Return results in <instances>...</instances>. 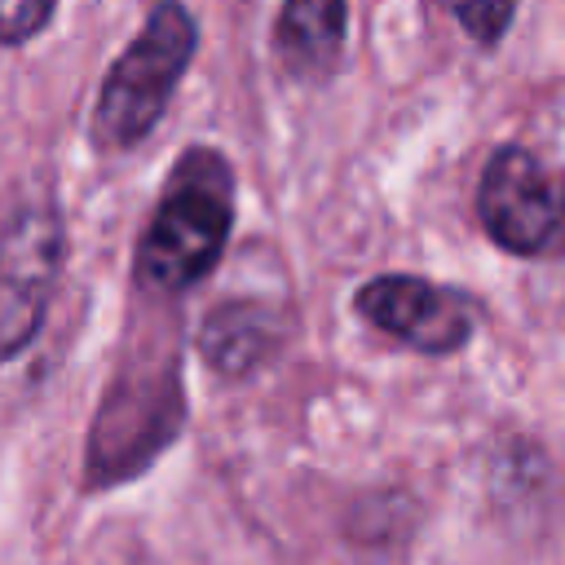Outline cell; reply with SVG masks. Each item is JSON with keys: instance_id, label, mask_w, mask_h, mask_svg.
<instances>
[{"instance_id": "cell-1", "label": "cell", "mask_w": 565, "mask_h": 565, "mask_svg": "<svg viewBox=\"0 0 565 565\" xmlns=\"http://www.w3.org/2000/svg\"><path fill=\"white\" fill-rule=\"evenodd\" d=\"M230 225H234V172L221 150L190 146L172 163L168 185L141 230L132 260L137 282L159 296L190 291L221 265Z\"/></svg>"}, {"instance_id": "cell-2", "label": "cell", "mask_w": 565, "mask_h": 565, "mask_svg": "<svg viewBox=\"0 0 565 565\" xmlns=\"http://www.w3.org/2000/svg\"><path fill=\"white\" fill-rule=\"evenodd\" d=\"M194 49H199V22L190 18V9L154 4L141 31L128 40V49L110 62L102 79L97 110H93V137L110 150L137 146L168 110Z\"/></svg>"}, {"instance_id": "cell-3", "label": "cell", "mask_w": 565, "mask_h": 565, "mask_svg": "<svg viewBox=\"0 0 565 565\" xmlns=\"http://www.w3.org/2000/svg\"><path fill=\"white\" fill-rule=\"evenodd\" d=\"M477 221L486 238L512 256H547L565 247V172L525 146H499L477 181Z\"/></svg>"}, {"instance_id": "cell-4", "label": "cell", "mask_w": 565, "mask_h": 565, "mask_svg": "<svg viewBox=\"0 0 565 565\" xmlns=\"http://www.w3.org/2000/svg\"><path fill=\"white\" fill-rule=\"evenodd\" d=\"M66 256V225L53 203H22L0 230V362L40 335Z\"/></svg>"}, {"instance_id": "cell-5", "label": "cell", "mask_w": 565, "mask_h": 565, "mask_svg": "<svg viewBox=\"0 0 565 565\" xmlns=\"http://www.w3.org/2000/svg\"><path fill=\"white\" fill-rule=\"evenodd\" d=\"M177 428H181L177 371H168L163 380L154 371L146 380L124 371V380L106 397V406L93 424V437H88V481L115 486V481L132 477L137 468L150 463L154 450H163L172 441Z\"/></svg>"}, {"instance_id": "cell-6", "label": "cell", "mask_w": 565, "mask_h": 565, "mask_svg": "<svg viewBox=\"0 0 565 565\" xmlns=\"http://www.w3.org/2000/svg\"><path fill=\"white\" fill-rule=\"evenodd\" d=\"M353 309L419 353H455L481 322V305L463 287L424 274H375L353 291Z\"/></svg>"}, {"instance_id": "cell-7", "label": "cell", "mask_w": 565, "mask_h": 565, "mask_svg": "<svg viewBox=\"0 0 565 565\" xmlns=\"http://www.w3.org/2000/svg\"><path fill=\"white\" fill-rule=\"evenodd\" d=\"M282 318L265 300H225L199 327V353L216 375H247L282 344Z\"/></svg>"}, {"instance_id": "cell-8", "label": "cell", "mask_w": 565, "mask_h": 565, "mask_svg": "<svg viewBox=\"0 0 565 565\" xmlns=\"http://www.w3.org/2000/svg\"><path fill=\"white\" fill-rule=\"evenodd\" d=\"M349 9L340 0H291L274 22V53L296 79H327L344 49Z\"/></svg>"}, {"instance_id": "cell-9", "label": "cell", "mask_w": 565, "mask_h": 565, "mask_svg": "<svg viewBox=\"0 0 565 565\" xmlns=\"http://www.w3.org/2000/svg\"><path fill=\"white\" fill-rule=\"evenodd\" d=\"M53 18V0H0V44H26Z\"/></svg>"}, {"instance_id": "cell-10", "label": "cell", "mask_w": 565, "mask_h": 565, "mask_svg": "<svg viewBox=\"0 0 565 565\" xmlns=\"http://www.w3.org/2000/svg\"><path fill=\"white\" fill-rule=\"evenodd\" d=\"M455 22L477 40V44H499V35L512 26L516 9L512 4H455Z\"/></svg>"}]
</instances>
